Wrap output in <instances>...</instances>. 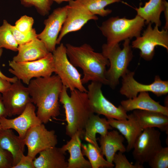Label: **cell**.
<instances>
[{
	"mask_svg": "<svg viewBox=\"0 0 168 168\" xmlns=\"http://www.w3.org/2000/svg\"><path fill=\"white\" fill-rule=\"evenodd\" d=\"M63 86L57 75L32 79L28 85L32 103L37 107L36 115L42 123L60 114L59 96Z\"/></svg>",
	"mask_w": 168,
	"mask_h": 168,
	"instance_id": "1",
	"label": "cell"
},
{
	"mask_svg": "<svg viewBox=\"0 0 168 168\" xmlns=\"http://www.w3.org/2000/svg\"><path fill=\"white\" fill-rule=\"evenodd\" d=\"M65 46L70 61L75 67L82 70L83 76L81 81L83 84L91 81L108 85L106 67H109L110 63L102 53L95 52L87 44L79 46L67 44Z\"/></svg>",
	"mask_w": 168,
	"mask_h": 168,
	"instance_id": "2",
	"label": "cell"
},
{
	"mask_svg": "<svg viewBox=\"0 0 168 168\" xmlns=\"http://www.w3.org/2000/svg\"><path fill=\"white\" fill-rule=\"evenodd\" d=\"M63 86L59 96V101L65 109L67 125L66 134L71 138L78 131H84L90 116L94 113L91 108L87 92L77 89L71 91Z\"/></svg>",
	"mask_w": 168,
	"mask_h": 168,
	"instance_id": "3",
	"label": "cell"
},
{
	"mask_svg": "<svg viewBox=\"0 0 168 168\" xmlns=\"http://www.w3.org/2000/svg\"><path fill=\"white\" fill-rule=\"evenodd\" d=\"M145 24L144 20L137 15L131 19L117 16L103 21L99 28L106 39V44L112 46L140 36Z\"/></svg>",
	"mask_w": 168,
	"mask_h": 168,
	"instance_id": "4",
	"label": "cell"
},
{
	"mask_svg": "<svg viewBox=\"0 0 168 168\" xmlns=\"http://www.w3.org/2000/svg\"><path fill=\"white\" fill-rule=\"evenodd\" d=\"M124 41L122 49L119 43L112 46L104 44L102 47V53L110 63L106 75L108 85L112 89L115 88L119 84V78L128 70V68L133 57L130 40Z\"/></svg>",
	"mask_w": 168,
	"mask_h": 168,
	"instance_id": "5",
	"label": "cell"
},
{
	"mask_svg": "<svg viewBox=\"0 0 168 168\" xmlns=\"http://www.w3.org/2000/svg\"><path fill=\"white\" fill-rule=\"evenodd\" d=\"M9 65L11 68L9 72L27 85L33 78L49 77L55 71L53 54L50 52L44 57L35 60L9 61Z\"/></svg>",
	"mask_w": 168,
	"mask_h": 168,
	"instance_id": "6",
	"label": "cell"
},
{
	"mask_svg": "<svg viewBox=\"0 0 168 168\" xmlns=\"http://www.w3.org/2000/svg\"><path fill=\"white\" fill-rule=\"evenodd\" d=\"M52 53L54 72L60 78L63 85L70 91L77 89L87 92V90L82 82L81 74L68 57L65 46L61 43Z\"/></svg>",
	"mask_w": 168,
	"mask_h": 168,
	"instance_id": "7",
	"label": "cell"
},
{
	"mask_svg": "<svg viewBox=\"0 0 168 168\" xmlns=\"http://www.w3.org/2000/svg\"><path fill=\"white\" fill-rule=\"evenodd\" d=\"M152 24L151 23L147 24L142 35L136 38L131 45L132 48L139 49L140 57L147 61L152 59L157 46H161L168 50V30L163 29L160 30L157 26L152 28Z\"/></svg>",
	"mask_w": 168,
	"mask_h": 168,
	"instance_id": "8",
	"label": "cell"
},
{
	"mask_svg": "<svg viewBox=\"0 0 168 168\" xmlns=\"http://www.w3.org/2000/svg\"><path fill=\"white\" fill-rule=\"evenodd\" d=\"M102 85L100 82H92L88 86L87 93L93 112L103 115L107 119H127V112L121 105L116 106L104 96L101 90Z\"/></svg>",
	"mask_w": 168,
	"mask_h": 168,
	"instance_id": "9",
	"label": "cell"
},
{
	"mask_svg": "<svg viewBox=\"0 0 168 168\" xmlns=\"http://www.w3.org/2000/svg\"><path fill=\"white\" fill-rule=\"evenodd\" d=\"M161 133L155 128L143 129L134 144L132 155L135 163L141 165L147 163L163 147Z\"/></svg>",
	"mask_w": 168,
	"mask_h": 168,
	"instance_id": "10",
	"label": "cell"
},
{
	"mask_svg": "<svg viewBox=\"0 0 168 168\" xmlns=\"http://www.w3.org/2000/svg\"><path fill=\"white\" fill-rule=\"evenodd\" d=\"M135 72L128 70L122 77V86L119 92L128 99L135 97L141 92H150L159 97L168 93V81L162 80L158 75L155 76L151 83H140L134 78Z\"/></svg>",
	"mask_w": 168,
	"mask_h": 168,
	"instance_id": "11",
	"label": "cell"
},
{
	"mask_svg": "<svg viewBox=\"0 0 168 168\" xmlns=\"http://www.w3.org/2000/svg\"><path fill=\"white\" fill-rule=\"evenodd\" d=\"M24 139L28 149L27 156L33 160L40 152L55 147L58 143L55 131L48 130L43 123L29 129Z\"/></svg>",
	"mask_w": 168,
	"mask_h": 168,
	"instance_id": "12",
	"label": "cell"
},
{
	"mask_svg": "<svg viewBox=\"0 0 168 168\" xmlns=\"http://www.w3.org/2000/svg\"><path fill=\"white\" fill-rule=\"evenodd\" d=\"M98 19L77 0H71L68 5L67 16L57 39V44H60L63 38L68 33L79 30L89 21Z\"/></svg>",
	"mask_w": 168,
	"mask_h": 168,
	"instance_id": "13",
	"label": "cell"
},
{
	"mask_svg": "<svg viewBox=\"0 0 168 168\" xmlns=\"http://www.w3.org/2000/svg\"><path fill=\"white\" fill-rule=\"evenodd\" d=\"M68 5L57 8L44 21L45 27L37 37L45 44L49 52L56 49L57 40L67 16Z\"/></svg>",
	"mask_w": 168,
	"mask_h": 168,
	"instance_id": "14",
	"label": "cell"
},
{
	"mask_svg": "<svg viewBox=\"0 0 168 168\" xmlns=\"http://www.w3.org/2000/svg\"><path fill=\"white\" fill-rule=\"evenodd\" d=\"M2 95L9 117L20 115L28 104L33 103L27 87L23 85L19 79L12 83L10 88Z\"/></svg>",
	"mask_w": 168,
	"mask_h": 168,
	"instance_id": "15",
	"label": "cell"
},
{
	"mask_svg": "<svg viewBox=\"0 0 168 168\" xmlns=\"http://www.w3.org/2000/svg\"><path fill=\"white\" fill-rule=\"evenodd\" d=\"M35 110V107L33 103H29L17 117L11 119L6 118L0 119L1 128L13 129L17 132L20 138L24 139L29 129L42 123L37 117Z\"/></svg>",
	"mask_w": 168,
	"mask_h": 168,
	"instance_id": "16",
	"label": "cell"
},
{
	"mask_svg": "<svg viewBox=\"0 0 168 168\" xmlns=\"http://www.w3.org/2000/svg\"><path fill=\"white\" fill-rule=\"evenodd\" d=\"M127 119L117 120L108 119L107 120L111 127L117 129L123 136L127 142L126 151L133 149L135 142L143 130L132 113L128 114Z\"/></svg>",
	"mask_w": 168,
	"mask_h": 168,
	"instance_id": "17",
	"label": "cell"
},
{
	"mask_svg": "<svg viewBox=\"0 0 168 168\" xmlns=\"http://www.w3.org/2000/svg\"><path fill=\"white\" fill-rule=\"evenodd\" d=\"M120 103L127 112L138 110L160 113L168 116V107L153 99L148 92H140L135 97L122 100Z\"/></svg>",
	"mask_w": 168,
	"mask_h": 168,
	"instance_id": "18",
	"label": "cell"
},
{
	"mask_svg": "<svg viewBox=\"0 0 168 168\" xmlns=\"http://www.w3.org/2000/svg\"><path fill=\"white\" fill-rule=\"evenodd\" d=\"M84 131H78L61 148L65 152L68 151L70 157L68 160V168H91L89 161L84 157L81 149L80 138Z\"/></svg>",
	"mask_w": 168,
	"mask_h": 168,
	"instance_id": "19",
	"label": "cell"
},
{
	"mask_svg": "<svg viewBox=\"0 0 168 168\" xmlns=\"http://www.w3.org/2000/svg\"><path fill=\"white\" fill-rule=\"evenodd\" d=\"M39 154V156L33 160L35 168H68L66 152L61 147L55 146L49 148Z\"/></svg>",
	"mask_w": 168,
	"mask_h": 168,
	"instance_id": "20",
	"label": "cell"
},
{
	"mask_svg": "<svg viewBox=\"0 0 168 168\" xmlns=\"http://www.w3.org/2000/svg\"><path fill=\"white\" fill-rule=\"evenodd\" d=\"M124 140L123 136L116 130L108 131L98 138L101 153L108 162L113 163L114 156L118 151L123 153L126 151L123 143Z\"/></svg>",
	"mask_w": 168,
	"mask_h": 168,
	"instance_id": "21",
	"label": "cell"
},
{
	"mask_svg": "<svg viewBox=\"0 0 168 168\" xmlns=\"http://www.w3.org/2000/svg\"><path fill=\"white\" fill-rule=\"evenodd\" d=\"M18 54L13 61L16 62L32 61L42 58L50 53L44 42L37 37L18 45Z\"/></svg>",
	"mask_w": 168,
	"mask_h": 168,
	"instance_id": "22",
	"label": "cell"
},
{
	"mask_svg": "<svg viewBox=\"0 0 168 168\" xmlns=\"http://www.w3.org/2000/svg\"><path fill=\"white\" fill-rule=\"evenodd\" d=\"M25 145L24 139L15 135L12 129H0V147L12 154L13 166L20 161L24 155Z\"/></svg>",
	"mask_w": 168,
	"mask_h": 168,
	"instance_id": "23",
	"label": "cell"
},
{
	"mask_svg": "<svg viewBox=\"0 0 168 168\" xmlns=\"http://www.w3.org/2000/svg\"><path fill=\"white\" fill-rule=\"evenodd\" d=\"M113 129L106 119L100 118L99 115L93 114L90 117L85 126L83 134L84 139L89 143L93 145L101 152L97 142L96 134L98 133L101 136H103L108 132L109 130Z\"/></svg>",
	"mask_w": 168,
	"mask_h": 168,
	"instance_id": "24",
	"label": "cell"
},
{
	"mask_svg": "<svg viewBox=\"0 0 168 168\" xmlns=\"http://www.w3.org/2000/svg\"><path fill=\"white\" fill-rule=\"evenodd\" d=\"M143 129L149 128H157L168 133V116L152 111L134 110L132 113Z\"/></svg>",
	"mask_w": 168,
	"mask_h": 168,
	"instance_id": "25",
	"label": "cell"
},
{
	"mask_svg": "<svg viewBox=\"0 0 168 168\" xmlns=\"http://www.w3.org/2000/svg\"><path fill=\"white\" fill-rule=\"evenodd\" d=\"M135 9L137 15L144 20L145 24L151 23L158 27L161 26L160 15L164 9L163 0H149L143 7L140 6Z\"/></svg>",
	"mask_w": 168,
	"mask_h": 168,
	"instance_id": "26",
	"label": "cell"
},
{
	"mask_svg": "<svg viewBox=\"0 0 168 168\" xmlns=\"http://www.w3.org/2000/svg\"><path fill=\"white\" fill-rule=\"evenodd\" d=\"M81 149L83 155L88 158L91 168H111L114 167L113 163H110L105 160L101 152L92 144H82Z\"/></svg>",
	"mask_w": 168,
	"mask_h": 168,
	"instance_id": "27",
	"label": "cell"
},
{
	"mask_svg": "<svg viewBox=\"0 0 168 168\" xmlns=\"http://www.w3.org/2000/svg\"><path fill=\"white\" fill-rule=\"evenodd\" d=\"M84 5L92 14L101 16H107L110 14L111 10L105 9L109 5L120 2L119 0H77Z\"/></svg>",
	"mask_w": 168,
	"mask_h": 168,
	"instance_id": "28",
	"label": "cell"
},
{
	"mask_svg": "<svg viewBox=\"0 0 168 168\" xmlns=\"http://www.w3.org/2000/svg\"><path fill=\"white\" fill-rule=\"evenodd\" d=\"M10 24L4 20L0 26V48L17 51L19 45L10 30Z\"/></svg>",
	"mask_w": 168,
	"mask_h": 168,
	"instance_id": "29",
	"label": "cell"
},
{
	"mask_svg": "<svg viewBox=\"0 0 168 168\" xmlns=\"http://www.w3.org/2000/svg\"><path fill=\"white\" fill-rule=\"evenodd\" d=\"M152 168H168V147H162L147 162Z\"/></svg>",
	"mask_w": 168,
	"mask_h": 168,
	"instance_id": "30",
	"label": "cell"
},
{
	"mask_svg": "<svg viewBox=\"0 0 168 168\" xmlns=\"http://www.w3.org/2000/svg\"><path fill=\"white\" fill-rule=\"evenodd\" d=\"M21 4L26 7L34 6L38 12L44 16L48 14L53 4L52 0H20Z\"/></svg>",
	"mask_w": 168,
	"mask_h": 168,
	"instance_id": "31",
	"label": "cell"
},
{
	"mask_svg": "<svg viewBox=\"0 0 168 168\" xmlns=\"http://www.w3.org/2000/svg\"><path fill=\"white\" fill-rule=\"evenodd\" d=\"M10 30L18 45L27 43L37 38L36 31L33 28L30 32L27 34L22 33L18 31L15 27L10 24Z\"/></svg>",
	"mask_w": 168,
	"mask_h": 168,
	"instance_id": "32",
	"label": "cell"
},
{
	"mask_svg": "<svg viewBox=\"0 0 168 168\" xmlns=\"http://www.w3.org/2000/svg\"><path fill=\"white\" fill-rule=\"evenodd\" d=\"M115 168H143L142 165L135 163L133 164L130 163L123 153L119 152L114 156L113 163Z\"/></svg>",
	"mask_w": 168,
	"mask_h": 168,
	"instance_id": "33",
	"label": "cell"
},
{
	"mask_svg": "<svg viewBox=\"0 0 168 168\" xmlns=\"http://www.w3.org/2000/svg\"><path fill=\"white\" fill-rule=\"evenodd\" d=\"M34 23V20L32 17L25 15L16 21L14 26L21 32L27 34L32 29Z\"/></svg>",
	"mask_w": 168,
	"mask_h": 168,
	"instance_id": "34",
	"label": "cell"
},
{
	"mask_svg": "<svg viewBox=\"0 0 168 168\" xmlns=\"http://www.w3.org/2000/svg\"><path fill=\"white\" fill-rule=\"evenodd\" d=\"M13 159L11 153L0 147V168H12Z\"/></svg>",
	"mask_w": 168,
	"mask_h": 168,
	"instance_id": "35",
	"label": "cell"
},
{
	"mask_svg": "<svg viewBox=\"0 0 168 168\" xmlns=\"http://www.w3.org/2000/svg\"><path fill=\"white\" fill-rule=\"evenodd\" d=\"M12 168H35L33 160L28 156H23L20 161Z\"/></svg>",
	"mask_w": 168,
	"mask_h": 168,
	"instance_id": "36",
	"label": "cell"
},
{
	"mask_svg": "<svg viewBox=\"0 0 168 168\" xmlns=\"http://www.w3.org/2000/svg\"><path fill=\"white\" fill-rule=\"evenodd\" d=\"M8 81L0 77V93L2 94L7 91L11 87L12 84Z\"/></svg>",
	"mask_w": 168,
	"mask_h": 168,
	"instance_id": "37",
	"label": "cell"
},
{
	"mask_svg": "<svg viewBox=\"0 0 168 168\" xmlns=\"http://www.w3.org/2000/svg\"><path fill=\"white\" fill-rule=\"evenodd\" d=\"M7 116V114L3 101L2 95L0 93V119Z\"/></svg>",
	"mask_w": 168,
	"mask_h": 168,
	"instance_id": "38",
	"label": "cell"
},
{
	"mask_svg": "<svg viewBox=\"0 0 168 168\" xmlns=\"http://www.w3.org/2000/svg\"><path fill=\"white\" fill-rule=\"evenodd\" d=\"M164 4V9L163 12H164L165 19V24L164 29L166 30L168 29V3L166 0H163Z\"/></svg>",
	"mask_w": 168,
	"mask_h": 168,
	"instance_id": "39",
	"label": "cell"
},
{
	"mask_svg": "<svg viewBox=\"0 0 168 168\" xmlns=\"http://www.w3.org/2000/svg\"><path fill=\"white\" fill-rule=\"evenodd\" d=\"M3 52L2 48H0V58ZM0 77H2L8 81L9 82L11 83H13L16 81H17L18 79L15 76H14L13 77H9L5 76L3 74L0 70Z\"/></svg>",
	"mask_w": 168,
	"mask_h": 168,
	"instance_id": "40",
	"label": "cell"
},
{
	"mask_svg": "<svg viewBox=\"0 0 168 168\" xmlns=\"http://www.w3.org/2000/svg\"><path fill=\"white\" fill-rule=\"evenodd\" d=\"M71 0H52L53 1L55 2L58 4H60L63 2H69Z\"/></svg>",
	"mask_w": 168,
	"mask_h": 168,
	"instance_id": "41",
	"label": "cell"
},
{
	"mask_svg": "<svg viewBox=\"0 0 168 168\" xmlns=\"http://www.w3.org/2000/svg\"><path fill=\"white\" fill-rule=\"evenodd\" d=\"M1 129V127H0V129Z\"/></svg>",
	"mask_w": 168,
	"mask_h": 168,
	"instance_id": "42",
	"label": "cell"
},
{
	"mask_svg": "<svg viewBox=\"0 0 168 168\" xmlns=\"http://www.w3.org/2000/svg\"><path fill=\"white\" fill-rule=\"evenodd\" d=\"M119 0L120 1H121V0Z\"/></svg>",
	"mask_w": 168,
	"mask_h": 168,
	"instance_id": "43",
	"label": "cell"
}]
</instances>
